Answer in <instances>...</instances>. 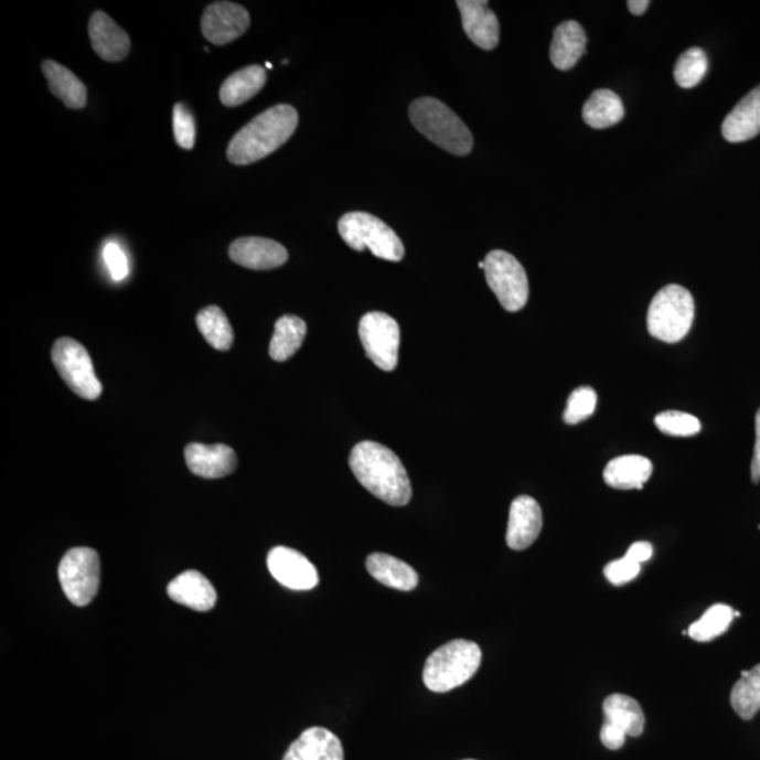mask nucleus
<instances>
[{
	"label": "nucleus",
	"mask_w": 760,
	"mask_h": 760,
	"mask_svg": "<svg viewBox=\"0 0 760 760\" xmlns=\"http://www.w3.org/2000/svg\"><path fill=\"white\" fill-rule=\"evenodd\" d=\"M350 468L356 481L382 502L395 507L409 504V474L389 448L374 441L360 442L351 451Z\"/></svg>",
	"instance_id": "1"
},
{
	"label": "nucleus",
	"mask_w": 760,
	"mask_h": 760,
	"mask_svg": "<svg viewBox=\"0 0 760 760\" xmlns=\"http://www.w3.org/2000/svg\"><path fill=\"white\" fill-rule=\"evenodd\" d=\"M298 125L299 115L293 106L269 107L233 137L227 148L228 161L238 167L261 161L283 146Z\"/></svg>",
	"instance_id": "2"
},
{
	"label": "nucleus",
	"mask_w": 760,
	"mask_h": 760,
	"mask_svg": "<svg viewBox=\"0 0 760 760\" xmlns=\"http://www.w3.org/2000/svg\"><path fill=\"white\" fill-rule=\"evenodd\" d=\"M411 124L433 144L453 156H468L473 148V137L468 126L442 101L420 98L409 109Z\"/></svg>",
	"instance_id": "3"
},
{
	"label": "nucleus",
	"mask_w": 760,
	"mask_h": 760,
	"mask_svg": "<svg viewBox=\"0 0 760 760\" xmlns=\"http://www.w3.org/2000/svg\"><path fill=\"white\" fill-rule=\"evenodd\" d=\"M482 663V651L478 644L456 640L433 651L422 671V681L428 691L447 693L471 681Z\"/></svg>",
	"instance_id": "4"
},
{
	"label": "nucleus",
	"mask_w": 760,
	"mask_h": 760,
	"mask_svg": "<svg viewBox=\"0 0 760 760\" xmlns=\"http://www.w3.org/2000/svg\"><path fill=\"white\" fill-rule=\"evenodd\" d=\"M695 310V300L686 288L667 285L652 299L646 318L647 331L663 343H678L691 331Z\"/></svg>",
	"instance_id": "5"
},
{
	"label": "nucleus",
	"mask_w": 760,
	"mask_h": 760,
	"mask_svg": "<svg viewBox=\"0 0 760 760\" xmlns=\"http://www.w3.org/2000/svg\"><path fill=\"white\" fill-rule=\"evenodd\" d=\"M339 233L346 246L355 251L368 248L375 257L399 263L405 258L402 239L381 218L365 212L346 213L340 218Z\"/></svg>",
	"instance_id": "6"
},
{
	"label": "nucleus",
	"mask_w": 760,
	"mask_h": 760,
	"mask_svg": "<svg viewBox=\"0 0 760 760\" xmlns=\"http://www.w3.org/2000/svg\"><path fill=\"white\" fill-rule=\"evenodd\" d=\"M484 277L504 310L520 311L528 302L529 285L523 265L512 254L494 249L484 258Z\"/></svg>",
	"instance_id": "7"
},
{
	"label": "nucleus",
	"mask_w": 760,
	"mask_h": 760,
	"mask_svg": "<svg viewBox=\"0 0 760 760\" xmlns=\"http://www.w3.org/2000/svg\"><path fill=\"white\" fill-rule=\"evenodd\" d=\"M61 588L74 606L85 607L98 595L100 584L99 555L92 548H73L61 559Z\"/></svg>",
	"instance_id": "8"
},
{
	"label": "nucleus",
	"mask_w": 760,
	"mask_h": 760,
	"mask_svg": "<svg viewBox=\"0 0 760 760\" xmlns=\"http://www.w3.org/2000/svg\"><path fill=\"white\" fill-rule=\"evenodd\" d=\"M55 368L69 389L85 400L99 399L101 384L96 377L89 352L73 339H60L51 351Z\"/></svg>",
	"instance_id": "9"
},
{
	"label": "nucleus",
	"mask_w": 760,
	"mask_h": 760,
	"mask_svg": "<svg viewBox=\"0 0 760 760\" xmlns=\"http://www.w3.org/2000/svg\"><path fill=\"white\" fill-rule=\"evenodd\" d=\"M360 339L366 356L377 368L396 370L399 362L400 328L397 321L382 311H372L360 321Z\"/></svg>",
	"instance_id": "10"
},
{
	"label": "nucleus",
	"mask_w": 760,
	"mask_h": 760,
	"mask_svg": "<svg viewBox=\"0 0 760 760\" xmlns=\"http://www.w3.org/2000/svg\"><path fill=\"white\" fill-rule=\"evenodd\" d=\"M604 722L601 743L611 751L624 747L627 736L640 737L645 728V714L640 703L630 696L611 695L603 703Z\"/></svg>",
	"instance_id": "11"
},
{
	"label": "nucleus",
	"mask_w": 760,
	"mask_h": 760,
	"mask_svg": "<svg viewBox=\"0 0 760 760\" xmlns=\"http://www.w3.org/2000/svg\"><path fill=\"white\" fill-rule=\"evenodd\" d=\"M249 28L248 10L233 2L208 4L202 18V33L214 45L233 43Z\"/></svg>",
	"instance_id": "12"
},
{
	"label": "nucleus",
	"mask_w": 760,
	"mask_h": 760,
	"mask_svg": "<svg viewBox=\"0 0 760 760\" xmlns=\"http://www.w3.org/2000/svg\"><path fill=\"white\" fill-rule=\"evenodd\" d=\"M270 575L285 588L311 590L319 585V572L303 554L288 547H275L268 554Z\"/></svg>",
	"instance_id": "13"
},
{
	"label": "nucleus",
	"mask_w": 760,
	"mask_h": 760,
	"mask_svg": "<svg viewBox=\"0 0 760 760\" xmlns=\"http://www.w3.org/2000/svg\"><path fill=\"white\" fill-rule=\"evenodd\" d=\"M229 258L244 268L269 270L282 267L289 259L288 249L274 239L243 237L229 246Z\"/></svg>",
	"instance_id": "14"
},
{
	"label": "nucleus",
	"mask_w": 760,
	"mask_h": 760,
	"mask_svg": "<svg viewBox=\"0 0 760 760\" xmlns=\"http://www.w3.org/2000/svg\"><path fill=\"white\" fill-rule=\"evenodd\" d=\"M543 510L537 500L518 496L510 507L506 543L509 548L523 550L532 547L543 529Z\"/></svg>",
	"instance_id": "15"
},
{
	"label": "nucleus",
	"mask_w": 760,
	"mask_h": 760,
	"mask_svg": "<svg viewBox=\"0 0 760 760\" xmlns=\"http://www.w3.org/2000/svg\"><path fill=\"white\" fill-rule=\"evenodd\" d=\"M89 38L92 49L101 60L109 63H119L130 53L131 42L129 34L115 23V20L98 10L89 20Z\"/></svg>",
	"instance_id": "16"
},
{
	"label": "nucleus",
	"mask_w": 760,
	"mask_h": 760,
	"mask_svg": "<svg viewBox=\"0 0 760 760\" xmlns=\"http://www.w3.org/2000/svg\"><path fill=\"white\" fill-rule=\"evenodd\" d=\"M481 0H459L457 7L461 12L463 30L479 49L491 51L497 47L500 25L496 14Z\"/></svg>",
	"instance_id": "17"
},
{
	"label": "nucleus",
	"mask_w": 760,
	"mask_h": 760,
	"mask_svg": "<svg viewBox=\"0 0 760 760\" xmlns=\"http://www.w3.org/2000/svg\"><path fill=\"white\" fill-rule=\"evenodd\" d=\"M188 468L196 477L205 479H218L236 471L237 456L233 448L216 443H189L185 448Z\"/></svg>",
	"instance_id": "18"
},
{
	"label": "nucleus",
	"mask_w": 760,
	"mask_h": 760,
	"mask_svg": "<svg viewBox=\"0 0 760 760\" xmlns=\"http://www.w3.org/2000/svg\"><path fill=\"white\" fill-rule=\"evenodd\" d=\"M283 760H344V748L329 729L313 727L290 745Z\"/></svg>",
	"instance_id": "19"
},
{
	"label": "nucleus",
	"mask_w": 760,
	"mask_h": 760,
	"mask_svg": "<svg viewBox=\"0 0 760 760\" xmlns=\"http://www.w3.org/2000/svg\"><path fill=\"white\" fill-rule=\"evenodd\" d=\"M721 130L724 139L729 142H743L760 135V85L729 111Z\"/></svg>",
	"instance_id": "20"
},
{
	"label": "nucleus",
	"mask_w": 760,
	"mask_h": 760,
	"mask_svg": "<svg viewBox=\"0 0 760 760\" xmlns=\"http://www.w3.org/2000/svg\"><path fill=\"white\" fill-rule=\"evenodd\" d=\"M168 596L173 601L196 611L212 610L217 601V591L197 570H186L168 585Z\"/></svg>",
	"instance_id": "21"
},
{
	"label": "nucleus",
	"mask_w": 760,
	"mask_h": 760,
	"mask_svg": "<svg viewBox=\"0 0 760 760\" xmlns=\"http://www.w3.org/2000/svg\"><path fill=\"white\" fill-rule=\"evenodd\" d=\"M588 44L585 29L575 20L560 23L555 29L553 44L549 49L550 63L555 68L568 71L574 68L578 61L584 57Z\"/></svg>",
	"instance_id": "22"
},
{
	"label": "nucleus",
	"mask_w": 760,
	"mask_h": 760,
	"mask_svg": "<svg viewBox=\"0 0 760 760\" xmlns=\"http://www.w3.org/2000/svg\"><path fill=\"white\" fill-rule=\"evenodd\" d=\"M652 472H654V465L650 459L641 456H624L607 463L603 478L610 488L619 489V491H631V489L641 491L650 481Z\"/></svg>",
	"instance_id": "23"
},
{
	"label": "nucleus",
	"mask_w": 760,
	"mask_h": 760,
	"mask_svg": "<svg viewBox=\"0 0 760 760\" xmlns=\"http://www.w3.org/2000/svg\"><path fill=\"white\" fill-rule=\"evenodd\" d=\"M43 74L47 78L51 94L63 100L68 109H83L88 101V90L73 71L53 60H45L42 65Z\"/></svg>",
	"instance_id": "24"
},
{
	"label": "nucleus",
	"mask_w": 760,
	"mask_h": 760,
	"mask_svg": "<svg viewBox=\"0 0 760 760\" xmlns=\"http://www.w3.org/2000/svg\"><path fill=\"white\" fill-rule=\"evenodd\" d=\"M366 569L372 578L387 588L411 591L417 588L418 575L410 565L387 554H372L366 559Z\"/></svg>",
	"instance_id": "25"
},
{
	"label": "nucleus",
	"mask_w": 760,
	"mask_h": 760,
	"mask_svg": "<svg viewBox=\"0 0 760 760\" xmlns=\"http://www.w3.org/2000/svg\"><path fill=\"white\" fill-rule=\"evenodd\" d=\"M267 84V71L261 65H249L228 76L221 88L224 106L237 107L253 99Z\"/></svg>",
	"instance_id": "26"
},
{
	"label": "nucleus",
	"mask_w": 760,
	"mask_h": 760,
	"mask_svg": "<svg viewBox=\"0 0 760 760\" xmlns=\"http://www.w3.org/2000/svg\"><path fill=\"white\" fill-rule=\"evenodd\" d=\"M585 124L591 129H609L620 124L624 117V105L620 96L610 89H599L591 94L581 109Z\"/></svg>",
	"instance_id": "27"
},
{
	"label": "nucleus",
	"mask_w": 760,
	"mask_h": 760,
	"mask_svg": "<svg viewBox=\"0 0 760 760\" xmlns=\"http://www.w3.org/2000/svg\"><path fill=\"white\" fill-rule=\"evenodd\" d=\"M308 333V325L298 315H283L275 323L272 340H270V358L278 362L288 361L300 350Z\"/></svg>",
	"instance_id": "28"
},
{
	"label": "nucleus",
	"mask_w": 760,
	"mask_h": 760,
	"mask_svg": "<svg viewBox=\"0 0 760 760\" xmlns=\"http://www.w3.org/2000/svg\"><path fill=\"white\" fill-rule=\"evenodd\" d=\"M731 706L745 721L757 716L760 710V663L741 673V678L732 687Z\"/></svg>",
	"instance_id": "29"
},
{
	"label": "nucleus",
	"mask_w": 760,
	"mask_h": 760,
	"mask_svg": "<svg viewBox=\"0 0 760 760\" xmlns=\"http://www.w3.org/2000/svg\"><path fill=\"white\" fill-rule=\"evenodd\" d=\"M196 324L202 335L205 336V340L214 350L228 351L232 349L234 341L233 328L221 308L208 306V308L203 309L197 314Z\"/></svg>",
	"instance_id": "30"
},
{
	"label": "nucleus",
	"mask_w": 760,
	"mask_h": 760,
	"mask_svg": "<svg viewBox=\"0 0 760 760\" xmlns=\"http://www.w3.org/2000/svg\"><path fill=\"white\" fill-rule=\"evenodd\" d=\"M734 610L727 604H714L702 616L700 620L688 627L687 635L697 642L713 641L722 635L731 625Z\"/></svg>",
	"instance_id": "31"
},
{
	"label": "nucleus",
	"mask_w": 760,
	"mask_h": 760,
	"mask_svg": "<svg viewBox=\"0 0 760 760\" xmlns=\"http://www.w3.org/2000/svg\"><path fill=\"white\" fill-rule=\"evenodd\" d=\"M707 71V54L702 49L695 47L688 49L678 57L673 76L681 88L692 89L702 83Z\"/></svg>",
	"instance_id": "32"
},
{
	"label": "nucleus",
	"mask_w": 760,
	"mask_h": 760,
	"mask_svg": "<svg viewBox=\"0 0 760 760\" xmlns=\"http://www.w3.org/2000/svg\"><path fill=\"white\" fill-rule=\"evenodd\" d=\"M655 426L672 437H692L702 430V422L697 417L675 410L660 413L655 417Z\"/></svg>",
	"instance_id": "33"
},
{
	"label": "nucleus",
	"mask_w": 760,
	"mask_h": 760,
	"mask_svg": "<svg viewBox=\"0 0 760 760\" xmlns=\"http://www.w3.org/2000/svg\"><path fill=\"white\" fill-rule=\"evenodd\" d=\"M597 406V395L589 386H581L570 393L566 409L564 413V421L566 425L575 426L580 421L588 420L593 416Z\"/></svg>",
	"instance_id": "34"
},
{
	"label": "nucleus",
	"mask_w": 760,
	"mask_h": 760,
	"mask_svg": "<svg viewBox=\"0 0 760 760\" xmlns=\"http://www.w3.org/2000/svg\"><path fill=\"white\" fill-rule=\"evenodd\" d=\"M173 136L183 150H192L196 141L195 119L183 104L173 106Z\"/></svg>",
	"instance_id": "35"
},
{
	"label": "nucleus",
	"mask_w": 760,
	"mask_h": 760,
	"mask_svg": "<svg viewBox=\"0 0 760 760\" xmlns=\"http://www.w3.org/2000/svg\"><path fill=\"white\" fill-rule=\"evenodd\" d=\"M641 572V564L635 563L624 556V558L613 560L604 568V576L611 585L622 586L629 584L636 578Z\"/></svg>",
	"instance_id": "36"
},
{
	"label": "nucleus",
	"mask_w": 760,
	"mask_h": 760,
	"mask_svg": "<svg viewBox=\"0 0 760 760\" xmlns=\"http://www.w3.org/2000/svg\"><path fill=\"white\" fill-rule=\"evenodd\" d=\"M104 258L111 278L117 280V282L127 278V275L130 272L129 261H127L126 254L119 244H106Z\"/></svg>",
	"instance_id": "37"
},
{
	"label": "nucleus",
	"mask_w": 760,
	"mask_h": 760,
	"mask_svg": "<svg viewBox=\"0 0 760 760\" xmlns=\"http://www.w3.org/2000/svg\"><path fill=\"white\" fill-rule=\"evenodd\" d=\"M654 555V547L652 544L646 543V540H640V543L632 544L629 550H627L625 556L630 559L635 560L638 564L646 563Z\"/></svg>",
	"instance_id": "38"
},
{
	"label": "nucleus",
	"mask_w": 760,
	"mask_h": 760,
	"mask_svg": "<svg viewBox=\"0 0 760 760\" xmlns=\"http://www.w3.org/2000/svg\"><path fill=\"white\" fill-rule=\"evenodd\" d=\"M754 431H757V441H754L751 472L753 483H758L760 481V409L754 418Z\"/></svg>",
	"instance_id": "39"
},
{
	"label": "nucleus",
	"mask_w": 760,
	"mask_h": 760,
	"mask_svg": "<svg viewBox=\"0 0 760 760\" xmlns=\"http://www.w3.org/2000/svg\"><path fill=\"white\" fill-rule=\"evenodd\" d=\"M650 0H630V2L627 3V7H629V10L632 14H635V17H641V14H644L646 9L650 8Z\"/></svg>",
	"instance_id": "40"
},
{
	"label": "nucleus",
	"mask_w": 760,
	"mask_h": 760,
	"mask_svg": "<svg viewBox=\"0 0 760 760\" xmlns=\"http://www.w3.org/2000/svg\"><path fill=\"white\" fill-rule=\"evenodd\" d=\"M265 65H267V68H268V69H272V64L267 63V64H265Z\"/></svg>",
	"instance_id": "41"
},
{
	"label": "nucleus",
	"mask_w": 760,
	"mask_h": 760,
	"mask_svg": "<svg viewBox=\"0 0 760 760\" xmlns=\"http://www.w3.org/2000/svg\"><path fill=\"white\" fill-rule=\"evenodd\" d=\"M467 760H473V759H467Z\"/></svg>",
	"instance_id": "42"
}]
</instances>
